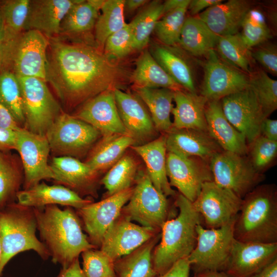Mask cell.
I'll list each match as a JSON object with an SVG mask.
<instances>
[{
	"label": "cell",
	"mask_w": 277,
	"mask_h": 277,
	"mask_svg": "<svg viewBox=\"0 0 277 277\" xmlns=\"http://www.w3.org/2000/svg\"><path fill=\"white\" fill-rule=\"evenodd\" d=\"M248 277H277V259Z\"/></svg>",
	"instance_id": "56"
},
{
	"label": "cell",
	"mask_w": 277,
	"mask_h": 277,
	"mask_svg": "<svg viewBox=\"0 0 277 277\" xmlns=\"http://www.w3.org/2000/svg\"><path fill=\"white\" fill-rule=\"evenodd\" d=\"M134 145V140L129 134L102 136L90 150L85 162L100 172L112 167L126 149Z\"/></svg>",
	"instance_id": "33"
},
{
	"label": "cell",
	"mask_w": 277,
	"mask_h": 277,
	"mask_svg": "<svg viewBox=\"0 0 277 277\" xmlns=\"http://www.w3.org/2000/svg\"><path fill=\"white\" fill-rule=\"evenodd\" d=\"M54 175L53 180L83 197L97 196L100 172L85 162L70 156H53L50 163Z\"/></svg>",
	"instance_id": "20"
},
{
	"label": "cell",
	"mask_w": 277,
	"mask_h": 277,
	"mask_svg": "<svg viewBox=\"0 0 277 277\" xmlns=\"http://www.w3.org/2000/svg\"><path fill=\"white\" fill-rule=\"evenodd\" d=\"M113 92L120 117L129 134L134 140V145L149 142L156 135L157 131L141 100L117 88Z\"/></svg>",
	"instance_id": "21"
},
{
	"label": "cell",
	"mask_w": 277,
	"mask_h": 277,
	"mask_svg": "<svg viewBox=\"0 0 277 277\" xmlns=\"http://www.w3.org/2000/svg\"><path fill=\"white\" fill-rule=\"evenodd\" d=\"M135 87L183 89L157 63L150 52L145 50L140 54L131 76Z\"/></svg>",
	"instance_id": "37"
},
{
	"label": "cell",
	"mask_w": 277,
	"mask_h": 277,
	"mask_svg": "<svg viewBox=\"0 0 277 277\" xmlns=\"http://www.w3.org/2000/svg\"><path fill=\"white\" fill-rule=\"evenodd\" d=\"M16 131L0 127V150L11 151L15 149Z\"/></svg>",
	"instance_id": "51"
},
{
	"label": "cell",
	"mask_w": 277,
	"mask_h": 277,
	"mask_svg": "<svg viewBox=\"0 0 277 277\" xmlns=\"http://www.w3.org/2000/svg\"><path fill=\"white\" fill-rule=\"evenodd\" d=\"M6 42L2 19L0 15V72L2 70Z\"/></svg>",
	"instance_id": "58"
},
{
	"label": "cell",
	"mask_w": 277,
	"mask_h": 277,
	"mask_svg": "<svg viewBox=\"0 0 277 277\" xmlns=\"http://www.w3.org/2000/svg\"><path fill=\"white\" fill-rule=\"evenodd\" d=\"M193 277H231L225 271H206L195 273Z\"/></svg>",
	"instance_id": "59"
},
{
	"label": "cell",
	"mask_w": 277,
	"mask_h": 277,
	"mask_svg": "<svg viewBox=\"0 0 277 277\" xmlns=\"http://www.w3.org/2000/svg\"><path fill=\"white\" fill-rule=\"evenodd\" d=\"M113 90H106L88 100L73 115L94 127L102 136L129 134L120 117Z\"/></svg>",
	"instance_id": "19"
},
{
	"label": "cell",
	"mask_w": 277,
	"mask_h": 277,
	"mask_svg": "<svg viewBox=\"0 0 277 277\" xmlns=\"http://www.w3.org/2000/svg\"><path fill=\"white\" fill-rule=\"evenodd\" d=\"M82 256V270L86 277H116L114 261L100 249L87 250Z\"/></svg>",
	"instance_id": "48"
},
{
	"label": "cell",
	"mask_w": 277,
	"mask_h": 277,
	"mask_svg": "<svg viewBox=\"0 0 277 277\" xmlns=\"http://www.w3.org/2000/svg\"><path fill=\"white\" fill-rule=\"evenodd\" d=\"M160 232L161 231L135 224L120 215L105 232L100 248L114 262Z\"/></svg>",
	"instance_id": "18"
},
{
	"label": "cell",
	"mask_w": 277,
	"mask_h": 277,
	"mask_svg": "<svg viewBox=\"0 0 277 277\" xmlns=\"http://www.w3.org/2000/svg\"><path fill=\"white\" fill-rule=\"evenodd\" d=\"M252 8L247 0H229L213 5L196 16L217 35L225 36L239 32L242 22Z\"/></svg>",
	"instance_id": "26"
},
{
	"label": "cell",
	"mask_w": 277,
	"mask_h": 277,
	"mask_svg": "<svg viewBox=\"0 0 277 277\" xmlns=\"http://www.w3.org/2000/svg\"><path fill=\"white\" fill-rule=\"evenodd\" d=\"M248 157L254 169L260 173L274 163L277 155V141L260 135L248 145Z\"/></svg>",
	"instance_id": "47"
},
{
	"label": "cell",
	"mask_w": 277,
	"mask_h": 277,
	"mask_svg": "<svg viewBox=\"0 0 277 277\" xmlns=\"http://www.w3.org/2000/svg\"><path fill=\"white\" fill-rule=\"evenodd\" d=\"M205 57L200 94L208 101L221 100L249 86V75L224 62L215 49Z\"/></svg>",
	"instance_id": "14"
},
{
	"label": "cell",
	"mask_w": 277,
	"mask_h": 277,
	"mask_svg": "<svg viewBox=\"0 0 277 277\" xmlns=\"http://www.w3.org/2000/svg\"><path fill=\"white\" fill-rule=\"evenodd\" d=\"M166 169L171 187H176L191 203L204 183L213 181L209 163L197 157H182L167 152Z\"/></svg>",
	"instance_id": "16"
},
{
	"label": "cell",
	"mask_w": 277,
	"mask_h": 277,
	"mask_svg": "<svg viewBox=\"0 0 277 277\" xmlns=\"http://www.w3.org/2000/svg\"><path fill=\"white\" fill-rule=\"evenodd\" d=\"M224 62L249 75L252 58L251 49L242 41L239 32L236 34L219 36L215 49Z\"/></svg>",
	"instance_id": "38"
},
{
	"label": "cell",
	"mask_w": 277,
	"mask_h": 277,
	"mask_svg": "<svg viewBox=\"0 0 277 277\" xmlns=\"http://www.w3.org/2000/svg\"><path fill=\"white\" fill-rule=\"evenodd\" d=\"M234 237L243 242L277 243V189L259 185L243 199L234 224Z\"/></svg>",
	"instance_id": "4"
},
{
	"label": "cell",
	"mask_w": 277,
	"mask_h": 277,
	"mask_svg": "<svg viewBox=\"0 0 277 277\" xmlns=\"http://www.w3.org/2000/svg\"><path fill=\"white\" fill-rule=\"evenodd\" d=\"M187 9L188 7H184L172 10L157 22L154 31L164 45L175 47L179 44Z\"/></svg>",
	"instance_id": "46"
},
{
	"label": "cell",
	"mask_w": 277,
	"mask_h": 277,
	"mask_svg": "<svg viewBox=\"0 0 277 277\" xmlns=\"http://www.w3.org/2000/svg\"><path fill=\"white\" fill-rule=\"evenodd\" d=\"M0 127L17 130L21 127L9 110L0 102Z\"/></svg>",
	"instance_id": "52"
},
{
	"label": "cell",
	"mask_w": 277,
	"mask_h": 277,
	"mask_svg": "<svg viewBox=\"0 0 277 277\" xmlns=\"http://www.w3.org/2000/svg\"><path fill=\"white\" fill-rule=\"evenodd\" d=\"M277 259V243L243 242L235 239L227 268L231 277H248Z\"/></svg>",
	"instance_id": "22"
},
{
	"label": "cell",
	"mask_w": 277,
	"mask_h": 277,
	"mask_svg": "<svg viewBox=\"0 0 277 277\" xmlns=\"http://www.w3.org/2000/svg\"><path fill=\"white\" fill-rule=\"evenodd\" d=\"M164 134L167 152L182 157H197L209 163L215 154L223 150L207 131L172 128Z\"/></svg>",
	"instance_id": "23"
},
{
	"label": "cell",
	"mask_w": 277,
	"mask_h": 277,
	"mask_svg": "<svg viewBox=\"0 0 277 277\" xmlns=\"http://www.w3.org/2000/svg\"><path fill=\"white\" fill-rule=\"evenodd\" d=\"M48 45L49 39L40 32L24 31L6 44L1 71H8L17 77L46 81Z\"/></svg>",
	"instance_id": "6"
},
{
	"label": "cell",
	"mask_w": 277,
	"mask_h": 277,
	"mask_svg": "<svg viewBox=\"0 0 277 277\" xmlns=\"http://www.w3.org/2000/svg\"><path fill=\"white\" fill-rule=\"evenodd\" d=\"M173 101L175 106L171 111L173 115V128L207 132L205 112L208 100L206 97L196 92L180 89L174 91Z\"/></svg>",
	"instance_id": "29"
},
{
	"label": "cell",
	"mask_w": 277,
	"mask_h": 277,
	"mask_svg": "<svg viewBox=\"0 0 277 277\" xmlns=\"http://www.w3.org/2000/svg\"><path fill=\"white\" fill-rule=\"evenodd\" d=\"M178 214L167 220L161 230V241L152 252L154 269L157 275L167 271L178 260L188 258L197 242L196 226L202 218L192 203L182 194L176 195Z\"/></svg>",
	"instance_id": "3"
},
{
	"label": "cell",
	"mask_w": 277,
	"mask_h": 277,
	"mask_svg": "<svg viewBox=\"0 0 277 277\" xmlns=\"http://www.w3.org/2000/svg\"><path fill=\"white\" fill-rule=\"evenodd\" d=\"M137 94L151 113L154 127L165 134L172 128L170 114L173 107L174 91L168 88L135 87Z\"/></svg>",
	"instance_id": "35"
},
{
	"label": "cell",
	"mask_w": 277,
	"mask_h": 277,
	"mask_svg": "<svg viewBox=\"0 0 277 277\" xmlns=\"http://www.w3.org/2000/svg\"><path fill=\"white\" fill-rule=\"evenodd\" d=\"M46 82L67 109L116 88L124 72L110 57L82 43L49 39Z\"/></svg>",
	"instance_id": "1"
},
{
	"label": "cell",
	"mask_w": 277,
	"mask_h": 277,
	"mask_svg": "<svg viewBox=\"0 0 277 277\" xmlns=\"http://www.w3.org/2000/svg\"><path fill=\"white\" fill-rule=\"evenodd\" d=\"M37 230L34 208L15 202L0 210V277L9 261L20 252L33 250L43 260L48 259L49 252L38 239Z\"/></svg>",
	"instance_id": "5"
},
{
	"label": "cell",
	"mask_w": 277,
	"mask_h": 277,
	"mask_svg": "<svg viewBox=\"0 0 277 277\" xmlns=\"http://www.w3.org/2000/svg\"><path fill=\"white\" fill-rule=\"evenodd\" d=\"M105 2V0H79L63 18L56 38H73L91 31L95 27L99 11Z\"/></svg>",
	"instance_id": "30"
},
{
	"label": "cell",
	"mask_w": 277,
	"mask_h": 277,
	"mask_svg": "<svg viewBox=\"0 0 277 277\" xmlns=\"http://www.w3.org/2000/svg\"><path fill=\"white\" fill-rule=\"evenodd\" d=\"M29 4L30 0L0 1V15L6 44L24 31Z\"/></svg>",
	"instance_id": "42"
},
{
	"label": "cell",
	"mask_w": 277,
	"mask_h": 277,
	"mask_svg": "<svg viewBox=\"0 0 277 277\" xmlns=\"http://www.w3.org/2000/svg\"><path fill=\"white\" fill-rule=\"evenodd\" d=\"M205 113L207 132L223 150L247 155L248 145L246 138L227 119L221 100L208 101Z\"/></svg>",
	"instance_id": "25"
},
{
	"label": "cell",
	"mask_w": 277,
	"mask_h": 277,
	"mask_svg": "<svg viewBox=\"0 0 277 277\" xmlns=\"http://www.w3.org/2000/svg\"><path fill=\"white\" fill-rule=\"evenodd\" d=\"M148 2V1L146 0H127L125 1L124 6H126L129 11H133L144 5Z\"/></svg>",
	"instance_id": "60"
},
{
	"label": "cell",
	"mask_w": 277,
	"mask_h": 277,
	"mask_svg": "<svg viewBox=\"0 0 277 277\" xmlns=\"http://www.w3.org/2000/svg\"><path fill=\"white\" fill-rule=\"evenodd\" d=\"M16 199L18 204L32 208L60 205L78 209L93 202L62 185H48L44 182L20 190Z\"/></svg>",
	"instance_id": "27"
},
{
	"label": "cell",
	"mask_w": 277,
	"mask_h": 277,
	"mask_svg": "<svg viewBox=\"0 0 277 277\" xmlns=\"http://www.w3.org/2000/svg\"><path fill=\"white\" fill-rule=\"evenodd\" d=\"M221 103L227 119L244 136L248 145L260 135L261 125L266 117L249 86L223 97Z\"/></svg>",
	"instance_id": "17"
},
{
	"label": "cell",
	"mask_w": 277,
	"mask_h": 277,
	"mask_svg": "<svg viewBox=\"0 0 277 277\" xmlns=\"http://www.w3.org/2000/svg\"><path fill=\"white\" fill-rule=\"evenodd\" d=\"M242 199L214 181L207 182L192 203L208 228L221 227L235 219Z\"/></svg>",
	"instance_id": "13"
},
{
	"label": "cell",
	"mask_w": 277,
	"mask_h": 277,
	"mask_svg": "<svg viewBox=\"0 0 277 277\" xmlns=\"http://www.w3.org/2000/svg\"><path fill=\"white\" fill-rule=\"evenodd\" d=\"M133 190V187H130L76 209L88 240L96 248L100 247L105 232L120 216Z\"/></svg>",
	"instance_id": "15"
},
{
	"label": "cell",
	"mask_w": 277,
	"mask_h": 277,
	"mask_svg": "<svg viewBox=\"0 0 277 277\" xmlns=\"http://www.w3.org/2000/svg\"><path fill=\"white\" fill-rule=\"evenodd\" d=\"M235 219L217 228H204L201 224L197 225L196 244L188 257L190 269L194 274L206 271H226L235 240Z\"/></svg>",
	"instance_id": "7"
},
{
	"label": "cell",
	"mask_w": 277,
	"mask_h": 277,
	"mask_svg": "<svg viewBox=\"0 0 277 277\" xmlns=\"http://www.w3.org/2000/svg\"><path fill=\"white\" fill-rule=\"evenodd\" d=\"M132 194L122 208L121 215L141 226L161 231L168 220L169 207L167 197L152 184L146 171L137 172Z\"/></svg>",
	"instance_id": "9"
},
{
	"label": "cell",
	"mask_w": 277,
	"mask_h": 277,
	"mask_svg": "<svg viewBox=\"0 0 277 277\" xmlns=\"http://www.w3.org/2000/svg\"><path fill=\"white\" fill-rule=\"evenodd\" d=\"M137 173V163L134 158L123 155L100 181L107 190L106 197L132 187Z\"/></svg>",
	"instance_id": "39"
},
{
	"label": "cell",
	"mask_w": 277,
	"mask_h": 277,
	"mask_svg": "<svg viewBox=\"0 0 277 277\" xmlns=\"http://www.w3.org/2000/svg\"><path fill=\"white\" fill-rule=\"evenodd\" d=\"M190 2V0H167V1H165L163 3V15L177 8L184 7H188Z\"/></svg>",
	"instance_id": "57"
},
{
	"label": "cell",
	"mask_w": 277,
	"mask_h": 277,
	"mask_svg": "<svg viewBox=\"0 0 277 277\" xmlns=\"http://www.w3.org/2000/svg\"><path fill=\"white\" fill-rule=\"evenodd\" d=\"M125 2L105 1L94 27L95 39L99 45L104 46L107 38L126 24L124 16Z\"/></svg>",
	"instance_id": "40"
},
{
	"label": "cell",
	"mask_w": 277,
	"mask_h": 277,
	"mask_svg": "<svg viewBox=\"0 0 277 277\" xmlns=\"http://www.w3.org/2000/svg\"><path fill=\"white\" fill-rule=\"evenodd\" d=\"M223 2L222 0H190L187 9L191 16H196L203 10Z\"/></svg>",
	"instance_id": "54"
},
{
	"label": "cell",
	"mask_w": 277,
	"mask_h": 277,
	"mask_svg": "<svg viewBox=\"0 0 277 277\" xmlns=\"http://www.w3.org/2000/svg\"><path fill=\"white\" fill-rule=\"evenodd\" d=\"M154 60L183 89L196 92L192 69L189 62L172 47L154 45L150 52Z\"/></svg>",
	"instance_id": "32"
},
{
	"label": "cell",
	"mask_w": 277,
	"mask_h": 277,
	"mask_svg": "<svg viewBox=\"0 0 277 277\" xmlns=\"http://www.w3.org/2000/svg\"><path fill=\"white\" fill-rule=\"evenodd\" d=\"M163 15V3L153 1L129 23L133 50H141L147 45L157 22Z\"/></svg>",
	"instance_id": "41"
},
{
	"label": "cell",
	"mask_w": 277,
	"mask_h": 277,
	"mask_svg": "<svg viewBox=\"0 0 277 277\" xmlns=\"http://www.w3.org/2000/svg\"><path fill=\"white\" fill-rule=\"evenodd\" d=\"M2 245L0 241V260L2 256Z\"/></svg>",
	"instance_id": "61"
},
{
	"label": "cell",
	"mask_w": 277,
	"mask_h": 277,
	"mask_svg": "<svg viewBox=\"0 0 277 277\" xmlns=\"http://www.w3.org/2000/svg\"><path fill=\"white\" fill-rule=\"evenodd\" d=\"M57 277H86L80 265L78 258L68 268L61 269Z\"/></svg>",
	"instance_id": "55"
},
{
	"label": "cell",
	"mask_w": 277,
	"mask_h": 277,
	"mask_svg": "<svg viewBox=\"0 0 277 277\" xmlns=\"http://www.w3.org/2000/svg\"><path fill=\"white\" fill-rule=\"evenodd\" d=\"M79 0H30L24 31H38L48 39L58 36L61 23Z\"/></svg>",
	"instance_id": "24"
},
{
	"label": "cell",
	"mask_w": 277,
	"mask_h": 277,
	"mask_svg": "<svg viewBox=\"0 0 277 277\" xmlns=\"http://www.w3.org/2000/svg\"><path fill=\"white\" fill-rule=\"evenodd\" d=\"M24 181V169L18 154L0 150V210L16 202Z\"/></svg>",
	"instance_id": "36"
},
{
	"label": "cell",
	"mask_w": 277,
	"mask_h": 277,
	"mask_svg": "<svg viewBox=\"0 0 277 277\" xmlns=\"http://www.w3.org/2000/svg\"><path fill=\"white\" fill-rule=\"evenodd\" d=\"M213 181L243 199L264 180L248 156L222 150L209 162Z\"/></svg>",
	"instance_id": "11"
},
{
	"label": "cell",
	"mask_w": 277,
	"mask_h": 277,
	"mask_svg": "<svg viewBox=\"0 0 277 277\" xmlns=\"http://www.w3.org/2000/svg\"><path fill=\"white\" fill-rule=\"evenodd\" d=\"M249 87L254 92L266 118L277 109V81L263 70L249 75Z\"/></svg>",
	"instance_id": "44"
},
{
	"label": "cell",
	"mask_w": 277,
	"mask_h": 277,
	"mask_svg": "<svg viewBox=\"0 0 277 277\" xmlns=\"http://www.w3.org/2000/svg\"><path fill=\"white\" fill-rule=\"evenodd\" d=\"M260 135L273 141H277V120L265 118L262 122Z\"/></svg>",
	"instance_id": "53"
},
{
	"label": "cell",
	"mask_w": 277,
	"mask_h": 277,
	"mask_svg": "<svg viewBox=\"0 0 277 277\" xmlns=\"http://www.w3.org/2000/svg\"><path fill=\"white\" fill-rule=\"evenodd\" d=\"M0 102L9 110L19 125L24 128L21 87L18 78L8 71L0 72Z\"/></svg>",
	"instance_id": "43"
},
{
	"label": "cell",
	"mask_w": 277,
	"mask_h": 277,
	"mask_svg": "<svg viewBox=\"0 0 277 277\" xmlns=\"http://www.w3.org/2000/svg\"><path fill=\"white\" fill-rule=\"evenodd\" d=\"M161 238V232L129 254L114 262L116 277H156L152 252Z\"/></svg>",
	"instance_id": "31"
},
{
	"label": "cell",
	"mask_w": 277,
	"mask_h": 277,
	"mask_svg": "<svg viewBox=\"0 0 277 277\" xmlns=\"http://www.w3.org/2000/svg\"><path fill=\"white\" fill-rule=\"evenodd\" d=\"M131 147L145 162L146 172L155 189L166 197L175 196L176 192L170 185L166 174L165 134L144 144Z\"/></svg>",
	"instance_id": "28"
},
{
	"label": "cell",
	"mask_w": 277,
	"mask_h": 277,
	"mask_svg": "<svg viewBox=\"0 0 277 277\" xmlns=\"http://www.w3.org/2000/svg\"><path fill=\"white\" fill-rule=\"evenodd\" d=\"M45 136L54 156L78 159L87 154L102 136L90 124L63 111Z\"/></svg>",
	"instance_id": "8"
},
{
	"label": "cell",
	"mask_w": 277,
	"mask_h": 277,
	"mask_svg": "<svg viewBox=\"0 0 277 277\" xmlns=\"http://www.w3.org/2000/svg\"><path fill=\"white\" fill-rule=\"evenodd\" d=\"M132 29L130 24L110 35L105 45V54L109 57L123 58L133 51Z\"/></svg>",
	"instance_id": "49"
},
{
	"label": "cell",
	"mask_w": 277,
	"mask_h": 277,
	"mask_svg": "<svg viewBox=\"0 0 277 277\" xmlns=\"http://www.w3.org/2000/svg\"><path fill=\"white\" fill-rule=\"evenodd\" d=\"M21 89L25 123L30 131L45 135L49 128L63 111L46 83L33 77H17Z\"/></svg>",
	"instance_id": "10"
},
{
	"label": "cell",
	"mask_w": 277,
	"mask_h": 277,
	"mask_svg": "<svg viewBox=\"0 0 277 277\" xmlns=\"http://www.w3.org/2000/svg\"><path fill=\"white\" fill-rule=\"evenodd\" d=\"M253 60L259 63L267 73L277 75V47L266 42L251 49Z\"/></svg>",
	"instance_id": "50"
},
{
	"label": "cell",
	"mask_w": 277,
	"mask_h": 277,
	"mask_svg": "<svg viewBox=\"0 0 277 277\" xmlns=\"http://www.w3.org/2000/svg\"><path fill=\"white\" fill-rule=\"evenodd\" d=\"M219 37L198 17L190 16L186 18L179 45L193 56L205 57L215 49Z\"/></svg>",
	"instance_id": "34"
},
{
	"label": "cell",
	"mask_w": 277,
	"mask_h": 277,
	"mask_svg": "<svg viewBox=\"0 0 277 277\" xmlns=\"http://www.w3.org/2000/svg\"><path fill=\"white\" fill-rule=\"evenodd\" d=\"M24 172L23 189H27L42 180H54L48 163L50 149L45 135L33 133L25 128L16 131L15 149Z\"/></svg>",
	"instance_id": "12"
},
{
	"label": "cell",
	"mask_w": 277,
	"mask_h": 277,
	"mask_svg": "<svg viewBox=\"0 0 277 277\" xmlns=\"http://www.w3.org/2000/svg\"><path fill=\"white\" fill-rule=\"evenodd\" d=\"M41 242L54 264L68 268L85 251L95 248L83 232L81 220L73 208L61 209L50 205L34 208Z\"/></svg>",
	"instance_id": "2"
},
{
	"label": "cell",
	"mask_w": 277,
	"mask_h": 277,
	"mask_svg": "<svg viewBox=\"0 0 277 277\" xmlns=\"http://www.w3.org/2000/svg\"><path fill=\"white\" fill-rule=\"evenodd\" d=\"M241 29L240 36L250 49L268 42L272 36L264 15L258 9L252 8L247 12Z\"/></svg>",
	"instance_id": "45"
}]
</instances>
